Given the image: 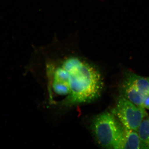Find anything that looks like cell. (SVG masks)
<instances>
[{
  "label": "cell",
  "mask_w": 149,
  "mask_h": 149,
  "mask_svg": "<svg viewBox=\"0 0 149 149\" xmlns=\"http://www.w3.org/2000/svg\"><path fill=\"white\" fill-rule=\"evenodd\" d=\"M50 97L56 103L71 106L91 102L103 88L101 74L93 63L75 54L52 60L46 66Z\"/></svg>",
  "instance_id": "6da1fadb"
},
{
  "label": "cell",
  "mask_w": 149,
  "mask_h": 149,
  "mask_svg": "<svg viewBox=\"0 0 149 149\" xmlns=\"http://www.w3.org/2000/svg\"><path fill=\"white\" fill-rule=\"evenodd\" d=\"M91 129L99 145L108 149H117L123 126L111 112L105 111L93 118Z\"/></svg>",
  "instance_id": "7a4b0ae2"
},
{
  "label": "cell",
  "mask_w": 149,
  "mask_h": 149,
  "mask_svg": "<svg viewBox=\"0 0 149 149\" xmlns=\"http://www.w3.org/2000/svg\"><path fill=\"white\" fill-rule=\"evenodd\" d=\"M111 112L123 126L136 131L148 115L144 108L133 103L120 95Z\"/></svg>",
  "instance_id": "3957f363"
},
{
  "label": "cell",
  "mask_w": 149,
  "mask_h": 149,
  "mask_svg": "<svg viewBox=\"0 0 149 149\" xmlns=\"http://www.w3.org/2000/svg\"><path fill=\"white\" fill-rule=\"evenodd\" d=\"M144 149L138 132L123 126L117 149Z\"/></svg>",
  "instance_id": "277c9868"
},
{
  "label": "cell",
  "mask_w": 149,
  "mask_h": 149,
  "mask_svg": "<svg viewBox=\"0 0 149 149\" xmlns=\"http://www.w3.org/2000/svg\"><path fill=\"white\" fill-rule=\"evenodd\" d=\"M124 73L123 79L145 97L149 92V77L140 76L130 71Z\"/></svg>",
  "instance_id": "5b68a950"
},
{
  "label": "cell",
  "mask_w": 149,
  "mask_h": 149,
  "mask_svg": "<svg viewBox=\"0 0 149 149\" xmlns=\"http://www.w3.org/2000/svg\"><path fill=\"white\" fill-rule=\"evenodd\" d=\"M120 95L139 106L143 107L145 96L136 90L132 85L123 79L119 88Z\"/></svg>",
  "instance_id": "8992f818"
},
{
  "label": "cell",
  "mask_w": 149,
  "mask_h": 149,
  "mask_svg": "<svg viewBox=\"0 0 149 149\" xmlns=\"http://www.w3.org/2000/svg\"><path fill=\"white\" fill-rule=\"evenodd\" d=\"M137 132L144 149H149V118L148 116L142 121Z\"/></svg>",
  "instance_id": "52a82bcc"
},
{
  "label": "cell",
  "mask_w": 149,
  "mask_h": 149,
  "mask_svg": "<svg viewBox=\"0 0 149 149\" xmlns=\"http://www.w3.org/2000/svg\"><path fill=\"white\" fill-rule=\"evenodd\" d=\"M143 107L145 109L149 110V92L146 95L144 98Z\"/></svg>",
  "instance_id": "ba28073f"
}]
</instances>
